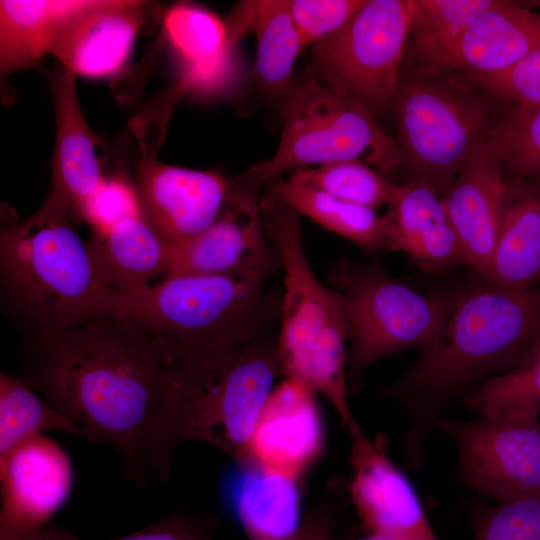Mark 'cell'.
Returning a JSON list of instances; mask_svg holds the SVG:
<instances>
[{
	"instance_id": "6da1fadb",
	"label": "cell",
	"mask_w": 540,
	"mask_h": 540,
	"mask_svg": "<svg viewBox=\"0 0 540 540\" xmlns=\"http://www.w3.org/2000/svg\"><path fill=\"white\" fill-rule=\"evenodd\" d=\"M22 375L63 415L109 442L138 486L165 480L176 445L170 391L182 354L162 336L106 314L25 338Z\"/></svg>"
},
{
	"instance_id": "7a4b0ae2",
	"label": "cell",
	"mask_w": 540,
	"mask_h": 540,
	"mask_svg": "<svg viewBox=\"0 0 540 540\" xmlns=\"http://www.w3.org/2000/svg\"><path fill=\"white\" fill-rule=\"evenodd\" d=\"M540 342V286L514 290L486 279L452 301L437 338L384 390L408 412L405 462L423 464L424 447L448 402L519 366Z\"/></svg>"
},
{
	"instance_id": "3957f363",
	"label": "cell",
	"mask_w": 540,
	"mask_h": 540,
	"mask_svg": "<svg viewBox=\"0 0 540 540\" xmlns=\"http://www.w3.org/2000/svg\"><path fill=\"white\" fill-rule=\"evenodd\" d=\"M68 207L49 195L0 229V309L24 338L116 314L122 295L98 275Z\"/></svg>"
},
{
	"instance_id": "277c9868",
	"label": "cell",
	"mask_w": 540,
	"mask_h": 540,
	"mask_svg": "<svg viewBox=\"0 0 540 540\" xmlns=\"http://www.w3.org/2000/svg\"><path fill=\"white\" fill-rule=\"evenodd\" d=\"M392 104L403 164L438 192L449 189L504 111L463 73L428 65L403 64Z\"/></svg>"
},
{
	"instance_id": "5b68a950",
	"label": "cell",
	"mask_w": 540,
	"mask_h": 540,
	"mask_svg": "<svg viewBox=\"0 0 540 540\" xmlns=\"http://www.w3.org/2000/svg\"><path fill=\"white\" fill-rule=\"evenodd\" d=\"M267 279L239 275L165 277L122 295L117 313L165 338L181 352L242 344L263 336L280 318V300L265 289Z\"/></svg>"
},
{
	"instance_id": "8992f818",
	"label": "cell",
	"mask_w": 540,
	"mask_h": 540,
	"mask_svg": "<svg viewBox=\"0 0 540 540\" xmlns=\"http://www.w3.org/2000/svg\"><path fill=\"white\" fill-rule=\"evenodd\" d=\"M282 133L272 157L244 174L267 184L285 173L346 160H360L388 175L403 164L396 140L357 100L315 76L312 70L282 96Z\"/></svg>"
},
{
	"instance_id": "52a82bcc",
	"label": "cell",
	"mask_w": 540,
	"mask_h": 540,
	"mask_svg": "<svg viewBox=\"0 0 540 540\" xmlns=\"http://www.w3.org/2000/svg\"><path fill=\"white\" fill-rule=\"evenodd\" d=\"M279 371L278 340L264 336L201 353L184 376L193 440L221 449L237 464L249 458L253 432Z\"/></svg>"
},
{
	"instance_id": "ba28073f",
	"label": "cell",
	"mask_w": 540,
	"mask_h": 540,
	"mask_svg": "<svg viewBox=\"0 0 540 540\" xmlns=\"http://www.w3.org/2000/svg\"><path fill=\"white\" fill-rule=\"evenodd\" d=\"M330 279L347 319L348 366L353 377L385 356L429 346L443 328L452 304L412 289L375 265L340 262Z\"/></svg>"
},
{
	"instance_id": "9c48e42d",
	"label": "cell",
	"mask_w": 540,
	"mask_h": 540,
	"mask_svg": "<svg viewBox=\"0 0 540 540\" xmlns=\"http://www.w3.org/2000/svg\"><path fill=\"white\" fill-rule=\"evenodd\" d=\"M414 0H365L350 21L311 46L317 78L372 113L393 103Z\"/></svg>"
},
{
	"instance_id": "30bf717a",
	"label": "cell",
	"mask_w": 540,
	"mask_h": 540,
	"mask_svg": "<svg viewBox=\"0 0 540 540\" xmlns=\"http://www.w3.org/2000/svg\"><path fill=\"white\" fill-rule=\"evenodd\" d=\"M260 210L284 269L278 351L287 375L331 326L347 319L339 295L320 283L309 264L300 214L269 190L260 198Z\"/></svg>"
},
{
	"instance_id": "8fae6325",
	"label": "cell",
	"mask_w": 540,
	"mask_h": 540,
	"mask_svg": "<svg viewBox=\"0 0 540 540\" xmlns=\"http://www.w3.org/2000/svg\"><path fill=\"white\" fill-rule=\"evenodd\" d=\"M437 426L457 449L461 479L478 494L497 502L540 494V419L440 418Z\"/></svg>"
},
{
	"instance_id": "7c38bea8",
	"label": "cell",
	"mask_w": 540,
	"mask_h": 540,
	"mask_svg": "<svg viewBox=\"0 0 540 540\" xmlns=\"http://www.w3.org/2000/svg\"><path fill=\"white\" fill-rule=\"evenodd\" d=\"M261 185L244 174L230 179L218 218L194 237L170 247L165 277L239 275L267 279L281 267L268 243L260 210Z\"/></svg>"
},
{
	"instance_id": "4fadbf2b",
	"label": "cell",
	"mask_w": 540,
	"mask_h": 540,
	"mask_svg": "<svg viewBox=\"0 0 540 540\" xmlns=\"http://www.w3.org/2000/svg\"><path fill=\"white\" fill-rule=\"evenodd\" d=\"M0 540H38L68 497L67 453L44 435L0 456Z\"/></svg>"
},
{
	"instance_id": "5bb4252c",
	"label": "cell",
	"mask_w": 540,
	"mask_h": 540,
	"mask_svg": "<svg viewBox=\"0 0 540 540\" xmlns=\"http://www.w3.org/2000/svg\"><path fill=\"white\" fill-rule=\"evenodd\" d=\"M230 179L217 171L193 170L144 159L136 192L142 212L173 247L210 226L227 201Z\"/></svg>"
},
{
	"instance_id": "9a60e30c",
	"label": "cell",
	"mask_w": 540,
	"mask_h": 540,
	"mask_svg": "<svg viewBox=\"0 0 540 540\" xmlns=\"http://www.w3.org/2000/svg\"><path fill=\"white\" fill-rule=\"evenodd\" d=\"M384 435L352 437L350 493L371 534L390 540H437L408 478L387 454Z\"/></svg>"
},
{
	"instance_id": "2e32d148",
	"label": "cell",
	"mask_w": 540,
	"mask_h": 540,
	"mask_svg": "<svg viewBox=\"0 0 540 540\" xmlns=\"http://www.w3.org/2000/svg\"><path fill=\"white\" fill-rule=\"evenodd\" d=\"M325 447L316 392L293 377L275 386L253 432L248 454L257 462L300 479Z\"/></svg>"
},
{
	"instance_id": "e0dca14e",
	"label": "cell",
	"mask_w": 540,
	"mask_h": 540,
	"mask_svg": "<svg viewBox=\"0 0 540 540\" xmlns=\"http://www.w3.org/2000/svg\"><path fill=\"white\" fill-rule=\"evenodd\" d=\"M146 2L92 0L59 31L50 48L63 68L85 77L115 74L145 21Z\"/></svg>"
},
{
	"instance_id": "ac0fdd59",
	"label": "cell",
	"mask_w": 540,
	"mask_h": 540,
	"mask_svg": "<svg viewBox=\"0 0 540 540\" xmlns=\"http://www.w3.org/2000/svg\"><path fill=\"white\" fill-rule=\"evenodd\" d=\"M488 142L471 156L443 197L464 262L486 278L498 240L506 178Z\"/></svg>"
},
{
	"instance_id": "d6986e66",
	"label": "cell",
	"mask_w": 540,
	"mask_h": 540,
	"mask_svg": "<svg viewBox=\"0 0 540 540\" xmlns=\"http://www.w3.org/2000/svg\"><path fill=\"white\" fill-rule=\"evenodd\" d=\"M75 75L60 68L52 75L56 142L50 194L81 221L88 201L106 180L96 153L97 138L82 113Z\"/></svg>"
},
{
	"instance_id": "ffe728a7",
	"label": "cell",
	"mask_w": 540,
	"mask_h": 540,
	"mask_svg": "<svg viewBox=\"0 0 540 540\" xmlns=\"http://www.w3.org/2000/svg\"><path fill=\"white\" fill-rule=\"evenodd\" d=\"M540 44V13L521 3L497 0L475 19L439 67L466 75L507 70Z\"/></svg>"
},
{
	"instance_id": "44dd1931",
	"label": "cell",
	"mask_w": 540,
	"mask_h": 540,
	"mask_svg": "<svg viewBox=\"0 0 540 540\" xmlns=\"http://www.w3.org/2000/svg\"><path fill=\"white\" fill-rule=\"evenodd\" d=\"M166 36L180 60L179 80L188 90L216 93L237 76L236 46L225 20L191 3H178L164 15Z\"/></svg>"
},
{
	"instance_id": "7402d4cb",
	"label": "cell",
	"mask_w": 540,
	"mask_h": 540,
	"mask_svg": "<svg viewBox=\"0 0 540 540\" xmlns=\"http://www.w3.org/2000/svg\"><path fill=\"white\" fill-rule=\"evenodd\" d=\"M395 249L420 268L439 272L464 262L457 234L443 198L429 184H400L388 205Z\"/></svg>"
},
{
	"instance_id": "603a6c76",
	"label": "cell",
	"mask_w": 540,
	"mask_h": 540,
	"mask_svg": "<svg viewBox=\"0 0 540 540\" xmlns=\"http://www.w3.org/2000/svg\"><path fill=\"white\" fill-rule=\"evenodd\" d=\"M88 250L100 278L121 295H131L166 274L170 246L143 212L93 229Z\"/></svg>"
},
{
	"instance_id": "cb8c5ba5",
	"label": "cell",
	"mask_w": 540,
	"mask_h": 540,
	"mask_svg": "<svg viewBox=\"0 0 540 540\" xmlns=\"http://www.w3.org/2000/svg\"><path fill=\"white\" fill-rule=\"evenodd\" d=\"M484 279L514 290L540 282V181L506 178L498 240Z\"/></svg>"
},
{
	"instance_id": "d4e9b609",
	"label": "cell",
	"mask_w": 540,
	"mask_h": 540,
	"mask_svg": "<svg viewBox=\"0 0 540 540\" xmlns=\"http://www.w3.org/2000/svg\"><path fill=\"white\" fill-rule=\"evenodd\" d=\"M233 508L250 540H298L301 491L298 478L269 468L253 458L237 464Z\"/></svg>"
},
{
	"instance_id": "484cf974",
	"label": "cell",
	"mask_w": 540,
	"mask_h": 540,
	"mask_svg": "<svg viewBox=\"0 0 540 540\" xmlns=\"http://www.w3.org/2000/svg\"><path fill=\"white\" fill-rule=\"evenodd\" d=\"M225 22L234 45L255 35L258 80L269 95L281 99L293 82V68L303 49L286 0L242 1Z\"/></svg>"
},
{
	"instance_id": "4316f807",
	"label": "cell",
	"mask_w": 540,
	"mask_h": 540,
	"mask_svg": "<svg viewBox=\"0 0 540 540\" xmlns=\"http://www.w3.org/2000/svg\"><path fill=\"white\" fill-rule=\"evenodd\" d=\"M267 190L326 229L371 252L395 249L393 225L388 213L338 198L295 173L265 184Z\"/></svg>"
},
{
	"instance_id": "83f0119b",
	"label": "cell",
	"mask_w": 540,
	"mask_h": 540,
	"mask_svg": "<svg viewBox=\"0 0 540 540\" xmlns=\"http://www.w3.org/2000/svg\"><path fill=\"white\" fill-rule=\"evenodd\" d=\"M92 0H1L2 77L36 65L50 53L60 29Z\"/></svg>"
},
{
	"instance_id": "f1b7e54d",
	"label": "cell",
	"mask_w": 540,
	"mask_h": 540,
	"mask_svg": "<svg viewBox=\"0 0 540 540\" xmlns=\"http://www.w3.org/2000/svg\"><path fill=\"white\" fill-rule=\"evenodd\" d=\"M497 0H414L403 64L439 67L465 29Z\"/></svg>"
},
{
	"instance_id": "f546056e",
	"label": "cell",
	"mask_w": 540,
	"mask_h": 540,
	"mask_svg": "<svg viewBox=\"0 0 540 540\" xmlns=\"http://www.w3.org/2000/svg\"><path fill=\"white\" fill-rule=\"evenodd\" d=\"M46 431H62L96 442L41 396L23 377L0 374V456Z\"/></svg>"
},
{
	"instance_id": "4dcf8cb0",
	"label": "cell",
	"mask_w": 540,
	"mask_h": 540,
	"mask_svg": "<svg viewBox=\"0 0 540 540\" xmlns=\"http://www.w3.org/2000/svg\"><path fill=\"white\" fill-rule=\"evenodd\" d=\"M464 403L483 417L540 419V342L517 367L492 376L464 393Z\"/></svg>"
},
{
	"instance_id": "1f68e13d",
	"label": "cell",
	"mask_w": 540,
	"mask_h": 540,
	"mask_svg": "<svg viewBox=\"0 0 540 540\" xmlns=\"http://www.w3.org/2000/svg\"><path fill=\"white\" fill-rule=\"evenodd\" d=\"M487 142L510 177L540 181V104L507 106Z\"/></svg>"
},
{
	"instance_id": "d6a6232c",
	"label": "cell",
	"mask_w": 540,
	"mask_h": 540,
	"mask_svg": "<svg viewBox=\"0 0 540 540\" xmlns=\"http://www.w3.org/2000/svg\"><path fill=\"white\" fill-rule=\"evenodd\" d=\"M294 173L338 198L372 210L388 206L398 187L360 160L333 162Z\"/></svg>"
},
{
	"instance_id": "836d02e7",
	"label": "cell",
	"mask_w": 540,
	"mask_h": 540,
	"mask_svg": "<svg viewBox=\"0 0 540 540\" xmlns=\"http://www.w3.org/2000/svg\"><path fill=\"white\" fill-rule=\"evenodd\" d=\"M472 527L475 540H540V494L480 505Z\"/></svg>"
},
{
	"instance_id": "e575fe53",
	"label": "cell",
	"mask_w": 540,
	"mask_h": 540,
	"mask_svg": "<svg viewBox=\"0 0 540 540\" xmlns=\"http://www.w3.org/2000/svg\"><path fill=\"white\" fill-rule=\"evenodd\" d=\"M464 75L507 106L531 108L539 105L540 44L505 71L489 75Z\"/></svg>"
},
{
	"instance_id": "d590c367",
	"label": "cell",
	"mask_w": 540,
	"mask_h": 540,
	"mask_svg": "<svg viewBox=\"0 0 540 540\" xmlns=\"http://www.w3.org/2000/svg\"><path fill=\"white\" fill-rule=\"evenodd\" d=\"M365 0H286L304 47L323 40L345 26Z\"/></svg>"
},
{
	"instance_id": "8d00e7d4",
	"label": "cell",
	"mask_w": 540,
	"mask_h": 540,
	"mask_svg": "<svg viewBox=\"0 0 540 540\" xmlns=\"http://www.w3.org/2000/svg\"><path fill=\"white\" fill-rule=\"evenodd\" d=\"M142 212L136 189L123 179L105 180L86 204L81 221L93 229L105 228L118 220Z\"/></svg>"
},
{
	"instance_id": "74e56055",
	"label": "cell",
	"mask_w": 540,
	"mask_h": 540,
	"mask_svg": "<svg viewBox=\"0 0 540 540\" xmlns=\"http://www.w3.org/2000/svg\"><path fill=\"white\" fill-rule=\"evenodd\" d=\"M38 540H85L68 529L50 522ZM109 540H211L205 528L196 520L181 515L165 518L129 535Z\"/></svg>"
},
{
	"instance_id": "f35d334b",
	"label": "cell",
	"mask_w": 540,
	"mask_h": 540,
	"mask_svg": "<svg viewBox=\"0 0 540 540\" xmlns=\"http://www.w3.org/2000/svg\"><path fill=\"white\" fill-rule=\"evenodd\" d=\"M333 503L326 499L306 514L298 540L335 539L333 535Z\"/></svg>"
},
{
	"instance_id": "ab89813d",
	"label": "cell",
	"mask_w": 540,
	"mask_h": 540,
	"mask_svg": "<svg viewBox=\"0 0 540 540\" xmlns=\"http://www.w3.org/2000/svg\"><path fill=\"white\" fill-rule=\"evenodd\" d=\"M334 540H336V539H334ZM356 540H390V539H388L386 537H383V536H380V535H377V534H370V536L360 538V539H356Z\"/></svg>"
}]
</instances>
